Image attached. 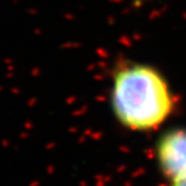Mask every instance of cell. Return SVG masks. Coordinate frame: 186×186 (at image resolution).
I'll use <instances>...</instances> for the list:
<instances>
[{
    "instance_id": "obj_1",
    "label": "cell",
    "mask_w": 186,
    "mask_h": 186,
    "mask_svg": "<svg viewBox=\"0 0 186 186\" xmlns=\"http://www.w3.org/2000/svg\"><path fill=\"white\" fill-rule=\"evenodd\" d=\"M174 106L169 85L155 67L131 63L115 71L111 107L124 128L131 131L154 130L169 118Z\"/></svg>"
},
{
    "instance_id": "obj_2",
    "label": "cell",
    "mask_w": 186,
    "mask_h": 186,
    "mask_svg": "<svg viewBox=\"0 0 186 186\" xmlns=\"http://www.w3.org/2000/svg\"><path fill=\"white\" fill-rule=\"evenodd\" d=\"M156 158L169 180L186 173V129H172L163 134L156 145Z\"/></svg>"
},
{
    "instance_id": "obj_3",
    "label": "cell",
    "mask_w": 186,
    "mask_h": 186,
    "mask_svg": "<svg viewBox=\"0 0 186 186\" xmlns=\"http://www.w3.org/2000/svg\"><path fill=\"white\" fill-rule=\"evenodd\" d=\"M171 186H186V173L171 179Z\"/></svg>"
}]
</instances>
